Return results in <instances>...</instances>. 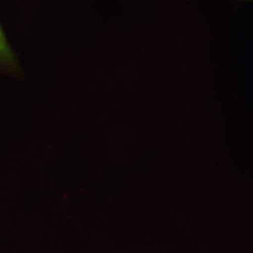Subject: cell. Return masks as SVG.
I'll return each instance as SVG.
<instances>
[{"instance_id": "1", "label": "cell", "mask_w": 253, "mask_h": 253, "mask_svg": "<svg viewBox=\"0 0 253 253\" xmlns=\"http://www.w3.org/2000/svg\"><path fill=\"white\" fill-rule=\"evenodd\" d=\"M0 55L3 57H7V58H9V56H10L9 50L8 49V46L5 42V39L3 37L1 30H0Z\"/></svg>"}, {"instance_id": "2", "label": "cell", "mask_w": 253, "mask_h": 253, "mask_svg": "<svg viewBox=\"0 0 253 253\" xmlns=\"http://www.w3.org/2000/svg\"><path fill=\"white\" fill-rule=\"evenodd\" d=\"M251 1H253V0H251Z\"/></svg>"}]
</instances>
